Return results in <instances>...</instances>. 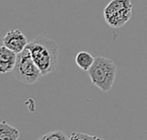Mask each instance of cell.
<instances>
[{
    "mask_svg": "<svg viewBox=\"0 0 147 140\" xmlns=\"http://www.w3.org/2000/svg\"><path fill=\"white\" fill-rule=\"evenodd\" d=\"M42 76L56 71L59 62V46L52 39L38 36L26 46Z\"/></svg>",
    "mask_w": 147,
    "mask_h": 140,
    "instance_id": "obj_1",
    "label": "cell"
},
{
    "mask_svg": "<svg viewBox=\"0 0 147 140\" xmlns=\"http://www.w3.org/2000/svg\"><path fill=\"white\" fill-rule=\"evenodd\" d=\"M87 72L93 85L103 92H109L114 84L117 66L112 60L103 56H97L92 67Z\"/></svg>",
    "mask_w": 147,
    "mask_h": 140,
    "instance_id": "obj_2",
    "label": "cell"
},
{
    "mask_svg": "<svg viewBox=\"0 0 147 140\" xmlns=\"http://www.w3.org/2000/svg\"><path fill=\"white\" fill-rule=\"evenodd\" d=\"M12 72L19 82L26 84H33L42 76L28 48L17 54L16 65Z\"/></svg>",
    "mask_w": 147,
    "mask_h": 140,
    "instance_id": "obj_3",
    "label": "cell"
},
{
    "mask_svg": "<svg viewBox=\"0 0 147 140\" xmlns=\"http://www.w3.org/2000/svg\"><path fill=\"white\" fill-rule=\"evenodd\" d=\"M132 10L131 0H111L104 9L105 21L110 28H122L131 18Z\"/></svg>",
    "mask_w": 147,
    "mask_h": 140,
    "instance_id": "obj_4",
    "label": "cell"
},
{
    "mask_svg": "<svg viewBox=\"0 0 147 140\" xmlns=\"http://www.w3.org/2000/svg\"><path fill=\"white\" fill-rule=\"evenodd\" d=\"M28 42L26 36L20 29H11L3 38V46L15 53L22 52L28 46Z\"/></svg>",
    "mask_w": 147,
    "mask_h": 140,
    "instance_id": "obj_5",
    "label": "cell"
},
{
    "mask_svg": "<svg viewBox=\"0 0 147 140\" xmlns=\"http://www.w3.org/2000/svg\"><path fill=\"white\" fill-rule=\"evenodd\" d=\"M17 60V53L11 50L5 46L0 49V71L1 73L11 72L14 69Z\"/></svg>",
    "mask_w": 147,
    "mask_h": 140,
    "instance_id": "obj_6",
    "label": "cell"
},
{
    "mask_svg": "<svg viewBox=\"0 0 147 140\" xmlns=\"http://www.w3.org/2000/svg\"><path fill=\"white\" fill-rule=\"evenodd\" d=\"M20 132L17 128L9 125L6 121L0 124V140H18Z\"/></svg>",
    "mask_w": 147,
    "mask_h": 140,
    "instance_id": "obj_7",
    "label": "cell"
},
{
    "mask_svg": "<svg viewBox=\"0 0 147 140\" xmlns=\"http://www.w3.org/2000/svg\"><path fill=\"white\" fill-rule=\"evenodd\" d=\"M94 59L95 58L88 51H80L76 57V63L82 70L88 71L94 63Z\"/></svg>",
    "mask_w": 147,
    "mask_h": 140,
    "instance_id": "obj_8",
    "label": "cell"
},
{
    "mask_svg": "<svg viewBox=\"0 0 147 140\" xmlns=\"http://www.w3.org/2000/svg\"><path fill=\"white\" fill-rule=\"evenodd\" d=\"M40 138L42 140H70V137H68L67 135L61 131L49 132L47 134L41 136Z\"/></svg>",
    "mask_w": 147,
    "mask_h": 140,
    "instance_id": "obj_9",
    "label": "cell"
},
{
    "mask_svg": "<svg viewBox=\"0 0 147 140\" xmlns=\"http://www.w3.org/2000/svg\"><path fill=\"white\" fill-rule=\"evenodd\" d=\"M70 140H105V139L96 135H90L87 134H83V133L74 132L70 135Z\"/></svg>",
    "mask_w": 147,
    "mask_h": 140,
    "instance_id": "obj_10",
    "label": "cell"
},
{
    "mask_svg": "<svg viewBox=\"0 0 147 140\" xmlns=\"http://www.w3.org/2000/svg\"><path fill=\"white\" fill-rule=\"evenodd\" d=\"M38 140H42V139H41V138H39V139H38Z\"/></svg>",
    "mask_w": 147,
    "mask_h": 140,
    "instance_id": "obj_11",
    "label": "cell"
}]
</instances>
